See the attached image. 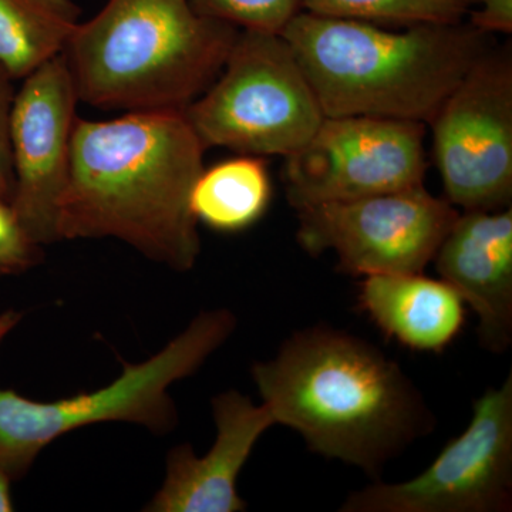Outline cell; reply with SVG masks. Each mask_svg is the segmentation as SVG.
<instances>
[{
    "instance_id": "5bb4252c",
    "label": "cell",
    "mask_w": 512,
    "mask_h": 512,
    "mask_svg": "<svg viewBox=\"0 0 512 512\" xmlns=\"http://www.w3.org/2000/svg\"><path fill=\"white\" fill-rule=\"evenodd\" d=\"M357 302L387 338L416 352H443L466 325L463 298L423 272L365 276Z\"/></svg>"
},
{
    "instance_id": "e0dca14e",
    "label": "cell",
    "mask_w": 512,
    "mask_h": 512,
    "mask_svg": "<svg viewBox=\"0 0 512 512\" xmlns=\"http://www.w3.org/2000/svg\"><path fill=\"white\" fill-rule=\"evenodd\" d=\"M302 10L330 18L362 20L375 25H454L476 0H301Z\"/></svg>"
},
{
    "instance_id": "7c38bea8",
    "label": "cell",
    "mask_w": 512,
    "mask_h": 512,
    "mask_svg": "<svg viewBox=\"0 0 512 512\" xmlns=\"http://www.w3.org/2000/svg\"><path fill=\"white\" fill-rule=\"evenodd\" d=\"M217 437L205 456H195L188 444L171 450L160 491L144 508L150 512H241L237 481L262 434L275 426L264 403L229 390L212 400Z\"/></svg>"
},
{
    "instance_id": "6da1fadb",
    "label": "cell",
    "mask_w": 512,
    "mask_h": 512,
    "mask_svg": "<svg viewBox=\"0 0 512 512\" xmlns=\"http://www.w3.org/2000/svg\"><path fill=\"white\" fill-rule=\"evenodd\" d=\"M205 147L184 111L77 119L59 238H116L174 271L201 252L191 192Z\"/></svg>"
},
{
    "instance_id": "4fadbf2b",
    "label": "cell",
    "mask_w": 512,
    "mask_h": 512,
    "mask_svg": "<svg viewBox=\"0 0 512 512\" xmlns=\"http://www.w3.org/2000/svg\"><path fill=\"white\" fill-rule=\"evenodd\" d=\"M437 274L476 312L481 348L512 345V208L463 211L433 258Z\"/></svg>"
},
{
    "instance_id": "ac0fdd59",
    "label": "cell",
    "mask_w": 512,
    "mask_h": 512,
    "mask_svg": "<svg viewBox=\"0 0 512 512\" xmlns=\"http://www.w3.org/2000/svg\"><path fill=\"white\" fill-rule=\"evenodd\" d=\"M197 12L238 29L281 33L302 10L301 0H191Z\"/></svg>"
},
{
    "instance_id": "ffe728a7",
    "label": "cell",
    "mask_w": 512,
    "mask_h": 512,
    "mask_svg": "<svg viewBox=\"0 0 512 512\" xmlns=\"http://www.w3.org/2000/svg\"><path fill=\"white\" fill-rule=\"evenodd\" d=\"M15 80L0 66V200L8 201L13 192L12 147H10V114L15 100Z\"/></svg>"
},
{
    "instance_id": "9c48e42d",
    "label": "cell",
    "mask_w": 512,
    "mask_h": 512,
    "mask_svg": "<svg viewBox=\"0 0 512 512\" xmlns=\"http://www.w3.org/2000/svg\"><path fill=\"white\" fill-rule=\"evenodd\" d=\"M446 200L463 211L512 201V57L488 50L429 124Z\"/></svg>"
},
{
    "instance_id": "d6986e66",
    "label": "cell",
    "mask_w": 512,
    "mask_h": 512,
    "mask_svg": "<svg viewBox=\"0 0 512 512\" xmlns=\"http://www.w3.org/2000/svg\"><path fill=\"white\" fill-rule=\"evenodd\" d=\"M39 258L40 245L29 237L9 202L0 200V274L28 271Z\"/></svg>"
},
{
    "instance_id": "2e32d148",
    "label": "cell",
    "mask_w": 512,
    "mask_h": 512,
    "mask_svg": "<svg viewBox=\"0 0 512 512\" xmlns=\"http://www.w3.org/2000/svg\"><path fill=\"white\" fill-rule=\"evenodd\" d=\"M79 22L74 0H0V66L25 79L62 55Z\"/></svg>"
},
{
    "instance_id": "ba28073f",
    "label": "cell",
    "mask_w": 512,
    "mask_h": 512,
    "mask_svg": "<svg viewBox=\"0 0 512 512\" xmlns=\"http://www.w3.org/2000/svg\"><path fill=\"white\" fill-rule=\"evenodd\" d=\"M512 510V372L473 404L466 430L419 476L373 481L340 512H508Z\"/></svg>"
},
{
    "instance_id": "8992f818",
    "label": "cell",
    "mask_w": 512,
    "mask_h": 512,
    "mask_svg": "<svg viewBox=\"0 0 512 512\" xmlns=\"http://www.w3.org/2000/svg\"><path fill=\"white\" fill-rule=\"evenodd\" d=\"M184 114L205 150L284 158L326 117L284 36L251 29H239L217 79Z\"/></svg>"
},
{
    "instance_id": "277c9868",
    "label": "cell",
    "mask_w": 512,
    "mask_h": 512,
    "mask_svg": "<svg viewBox=\"0 0 512 512\" xmlns=\"http://www.w3.org/2000/svg\"><path fill=\"white\" fill-rule=\"evenodd\" d=\"M238 33L191 0H107L62 55L94 109L184 111L217 79Z\"/></svg>"
},
{
    "instance_id": "5b68a950",
    "label": "cell",
    "mask_w": 512,
    "mask_h": 512,
    "mask_svg": "<svg viewBox=\"0 0 512 512\" xmlns=\"http://www.w3.org/2000/svg\"><path fill=\"white\" fill-rule=\"evenodd\" d=\"M235 326L237 319L227 309L202 312L157 355L137 365L124 363L121 375L107 386L56 402H36L0 389V468L15 480L43 448L92 424L124 421L154 433L173 430L177 410L168 389L194 375Z\"/></svg>"
},
{
    "instance_id": "9a60e30c",
    "label": "cell",
    "mask_w": 512,
    "mask_h": 512,
    "mask_svg": "<svg viewBox=\"0 0 512 512\" xmlns=\"http://www.w3.org/2000/svg\"><path fill=\"white\" fill-rule=\"evenodd\" d=\"M272 200V181L264 157L229 158L202 170L191 192L197 222L222 234H237L264 217Z\"/></svg>"
},
{
    "instance_id": "8fae6325",
    "label": "cell",
    "mask_w": 512,
    "mask_h": 512,
    "mask_svg": "<svg viewBox=\"0 0 512 512\" xmlns=\"http://www.w3.org/2000/svg\"><path fill=\"white\" fill-rule=\"evenodd\" d=\"M80 103L63 55L23 79L10 114V207L37 245L60 241L59 215Z\"/></svg>"
},
{
    "instance_id": "7402d4cb",
    "label": "cell",
    "mask_w": 512,
    "mask_h": 512,
    "mask_svg": "<svg viewBox=\"0 0 512 512\" xmlns=\"http://www.w3.org/2000/svg\"><path fill=\"white\" fill-rule=\"evenodd\" d=\"M12 477L0 468V512H12L13 508L12 495H10V483Z\"/></svg>"
},
{
    "instance_id": "52a82bcc",
    "label": "cell",
    "mask_w": 512,
    "mask_h": 512,
    "mask_svg": "<svg viewBox=\"0 0 512 512\" xmlns=\"http://www.w3.org/2000/svg\"><path fill=\"white\" fill-rule=\"evenodd\" d=\"M299 245L338 256V271L365 276L423 272L458 212L424 185L298 208Z\"/></svg>"
},
{
    "instance_id": "3957f363",
    "label": "cell",
    "mask_w": 512,
    "mask_h": 512,
    "mask_svg": "<svg viewBox=\"0 0 512 512\" xmlns=\"http://www.w3.org/2000/svg\"><path fill=\"white\" fill-rule=\"evenodd\" d=\"M284 36L326 117L431 123L481 56L488 36L470 25L389 30L301 10Z\"/></svg>"
},
{
    "instance_id": "7a4b0ae2",
    "label": "cell",
    "mask_w": 512,
    "mask_h": 512,
    "mask_svg": "<svg viewBox=\"0 0 512 512\" xmlns=\"http://www.w3.org/2000/svg\"><path fill=\"white\" fill-rule=\"evenodd\" d=\"M252 377L275 424L295 430L312 453L360 468L373 481L436 426L402 367L332 326L293 333L272 359L255 363Z\"/></svg>"
},
{
    "instance_id": "603a6c76",
    "label": "cell",
    "mask_w": 512,
    "mask_h": 512,
    "mask_svg": "<svg viewBox=\"0 0 512 512\" xmlns=\"http://www.w3.org/2000/svg\"><path fill=\"white\" fill-rule=\"evenodd\" d=\"M20 315L16 312L0 313V343L5 339L10 330L15 328L16 323L19 322Z\"/></svg>"
},
{
    "instance_id": "30bf717a",
    "label": "cell",
    "mask_w": 512,
    "mask_h": 512,
    "mask_svg": "<svg viewBox=\"0 0 512 512\" xmlns=\"http://www.w3.org/2000/svg\"><path fill=\"white\" fill-rule=\"evenodd\" d=\"M426 126L377 117H325L311 140L285 157L295 210L424 185Z\"/></svg>"
},
{
    "instance_id": "44dd1931",
    "label": "cell",
    "mask_w": 512,
    "mask_h": 512,
    "mask_svg": "<svg viewBox=\"0 0 512 512\" xmlns=\"http://www.w3.org/2000/svg\"><path fill=\"white\" fill-rule=\"evenodd\" d=\"M468 12L471 28L483 35L512 32V0H476V5Z\"/></svg>"
}]
</instances>
